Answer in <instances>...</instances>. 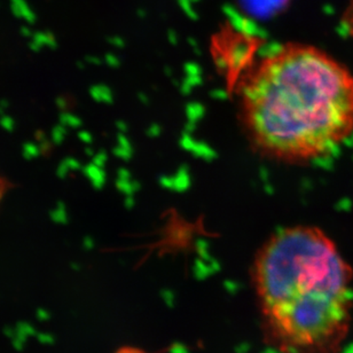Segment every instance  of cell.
I'll return each mask as SVG.
<instances>
[{
  "instance_id": "cell-17",
  "label": "cell",
  "mask_w": 353,
  "mask_h": 353,
  "mask_svg": "<svg viewBox=\"0 0 353 353\" xmlns=\"http://www.w3.org/2000/svg\"><path fill=\"white\" fill-rule=\"evenodd\" d=\"M0 197H1V188H0Z\"/></svg>"
},
{
  "instance_id": "cell-14",
  "label": "cell",
  "mask_w": 353,
  "mask_h": 353,
  "mask_svg": "<svg viewBox=\"0 0 353 353\" xmlns=\"http://www.w3.org/2000/svg\"><path fill=\"white\" fill-rule=\"evenodd\" d=\"M7 108H8V102L6 100H1L0 101V115H3V112H6Z\"/></svg>"
},
{
  "instance_id": "cell-1",
  "label": "cell",
  "mask_w": 353,
  "mask_h": 353,
  "mask_svg": "<svg viewBox=\"0 0 353 353\" xmlns=\"http://www.w3.org/2000/svg\"><path fill=\"white\" fill-rule=\"evenodd\" d=\"M252 146L282 163H307L353 132V75L321 48L288 43L252 68L240 93Z\"/></svg>"
},
{
  "instance_id": "cell-8",
  "label": "cell",
  "mask_w": 353,
  "mask_h": 353,
  "mask_svg": "<svg viewBox=\"0 0 353 353\" xmlns=\"http://www.w3.org/2000/svg\"><path fill=\"white\" fill-rule=\"evenodd\" d=\"M0 125L3 130H6L8 132H12L15 129V122L10 116L1 115L0 117Z\"/></svg>"
},
{
  "instance_id": "cell-13",
  "label": "cell",
  "mask_w": 353,
  "mask_h": 353,
  "mask_svg": "<svg viewBox=\"0 0 353 353\" xmlns=\"http://www.w3.org/2000/svg\"><path fill=\"white\" fill-rule=\"evenodd\" d=\"M349 27L351 29V34L353 36V0H351L350 8H349V20H347Z\"/></svg>"
},
{
  "instance_id": "cell-5",
  "label": "cell",
  "mask_w": 353,
  "mask_h": 353,
  "mask_svg": "<svg viewBox=\"0 0 353 353\" xmlns=\"http://www.w3.org/2000/svg\"><path fill=\"white\" fill-rule=\"evenodd\" d=\"M67 134H68L67 126L62 125V124L54 126L53 130H52V141H53L55 145H60V143H63V140L65 139Z\"/></svg>"
},
{
  "instance_id": "cell-4",
  "label": "cell",
  "mask_w": 353,
  "mask_h": 353,
  "mask_svg": "<svg viewBox=\"0 0 353 353\" xmlns=\"http://www.w3.org/2000/svg\"><path fill=\"white\" fill-rule=\"evenodd\" d=\"M22 154H23V157H26L27 160H34V159L41 155V146L34 143H24L23 148H22Z\"/></svg>"
},
{
  "instance_id": "cell-3",
  "label": "cell",
  "mask_w": 353,
  "mask_h": 353,
  "mask_svg": "<svg viewBox=\"0 0 353 353\" xmlns=\"http://www.w3.org/2000/svg\"><path fill=\"white\" fill-rule=\"evenodd\" d=\"M60 123H61L62 125L72 128V129H77V128L82 125L81 119L69 112H62L60 114Z\"/></svg>"
},
{
  "instance_id": "cell-12",
  "label": "cell",
  "mask_w": 353,
  "mask_h": 353,
  "mask_svg": "<svg viewBox=\"0 0 353 353\" xmlns=\"http://www.w3.org/2000/svg\"><path fill=\"white\" fill-rule=\"evenodd\" d=\"M57 105H58L59 109L65 110L67 107H68V102H67V100H65L63 97H59V98L57 99Z\"/></svg>"
},
{
  "instance_id": "cell-6",
  "label": "cell",
  "mask_w": 353,
  "mask_h": 353,
  "mask_svg": "<svg viewBox=\"0 0 353 353\" xmlns=\"http://www.w3.org/2000/svg\"><path fill=\"white\" fill-rule=\"evenodd\" d=\"M52 218H53V221H57V223H65L67 221V210H65V204L63 202H58L57 204V208H55L54 210L51 212Z\"/></svg>"
},
{
  "instance_id": "cell-16",
  "label": "cell",
  "mask_w": 353,
  "mask_h": 353,
  "mask_svg": "<svg viewBox=\"0 0 353 353\" xmlns=\"http://www.w3.org/2000/svg\"><path fill=\"white\" fill-rule=\"evenodd\" d=\"M36 138H37L38 141L41 143V141H44L46 140V136H45L44 132H37L36 133Z\"/></svg>"
},
{
  "instance_id": "cell-15",
  "label": "cell",
  "mask_w": 353,
  "mask_h": 353,
  "mask_svg": "<svg viewBox=\"0 0 353 353\" xmlns=\"http://www.w3.org/2000/svg\"><path fill=\"white\" fill-rule=\"evenodd\" d=\"M41 148V152H46L50 148V143H48V139L44 140V141H41V145H39Z\"/></svg>"
},
{
  "instance_id": "cell-2",
  "label": "cell",
  "mask_w": 353,
  "mask_h": 353,
  "mask_svg": "<svg viewBox=\"0 0 353 353\" xmlns=\"http://www.w3.org/2000/svg\"><path fill=\"white\" fill-rule=\"evenodd\" d=\"M352 279L323 230L295 225L273 233L252 266L265 342L279 353H336L350 330Z\"/></svg>"
},
{
  "instance_id": "cell-9",
  "label": "cell",
  "mask_w": 353,
  "mask_h": 353,
  "mask_svg": "<svg viewBox=\"0 0 353 353\" xmlns=\"http://www.w3.org/2000/svg\"><path fill=\"white\" fill-rule=\"evenodd\" d=\"M70 172V169H69L68 165L65 163V160L62 161L60 165H59L58 171H57V174H58L59 178H61V179H65L68 176V174Z\"/></svg>"
},
{
  "instance_id": "cell-7",
  "label": "cell",
  "mask_w": 353,
  "mask_h": 353,
  "mask_svg": "<svg viewBox=\"0 0 353 353\" xmlns=\"http://www.w3.org/2000/svg\"><path fill=\"white\" fill-rule=\"evenodd\" d=\"M84 172H85L86 176L91 179L92 183H94V186H100V183H101V174H100V171L98 170V168L90 164V165L85 167Z\"/></svg>"
},
{
  "instance_id": "cell-10",
  "label": "cell",
  "mask_w": 353,
  "mask_h": 353,
  "mask_svg": "<svg viewBox=\"0 0 353 353\" xmlns=\"http://www.w3.org/2000/svg\"><path fill=\"white\" fill-rule=\"evenodd\" d=\"M65 162L68 165L70 171H77L81 169V163H79V161L76 160L74 157H67L65 159Z\"/></svg>"
},
{
  "instance_id": "cell-11",
  "label": "cell",
  "mask_w": 353,
  "mask_h": 353,
  "mask_svg": "<svg viewBox=\"0 0 353 353\" xmlns=\"http://www.w3.org/2000/svg\"><path fill=\"white\" fill-rule=\"evenodd\" d=\"M79 139L82 140L83 143H90L92 141V136L86 131H81L79 133Z\"/></svg>"
}]
</instances>
